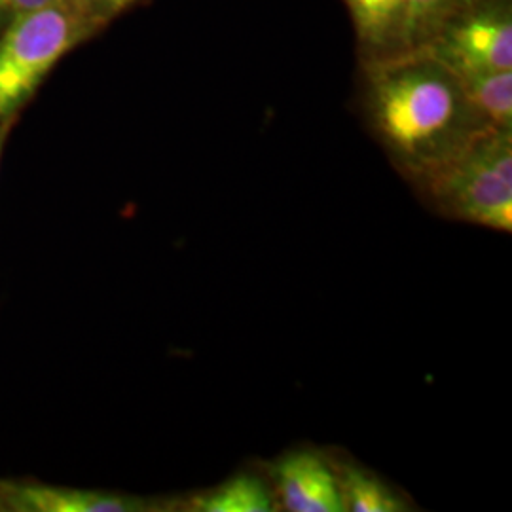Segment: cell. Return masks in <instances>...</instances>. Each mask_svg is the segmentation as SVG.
Here are the masks:
<instances>
[{"mask_svg":"<svg viewBox=\"0 0 512 512\" xmlns=\"http://www.w3.org/2000/svg\"><path fill=\"white\" fill-rule=\"evenodd\" d=\"M0 511H6V505H4V501H2V497H0Z\"/></svg>","mask_w":512,"mask_h":512,"instance_id":"15","label":"cell"},{"mask_svg":"<svg viewBox=\"0 0 512 512\" xmlns=\"http://www.w3.org/2000/svg\"><path fill=\"white\" fill-rule=\"evenodd\" d=\"M366 61L408 52L404 0H344Z\"/></svg>","mask_w":512,"mask_h":512,"instance_id":"7","label":"cell"},{"mask_svg":"<svg viewBox=\"0 0 512 512\" xmlns=\"http://www.w3.org/2000/svg\"><path fill=\"white\" fill-rule=\"evenodd\" d=\"M344 509L349 512H406L412 503L368 469L351 461L334 459Z\"/></svg>","mask_w":512,"mask_h":512,"instance_id":"8","label":"cell"},{"mask_svg":"<svg viewBox=\"0 0 512 512\" xmlns=\"http://www.w3.org/2000/svg\"><path fill=\"white\" fill-rule=\"evenodd\" d=\"M12 124H14V116L6 118V120H0V156H2V148L6 145V139L10 135Z\"/></svg>","mask_w":512,"mask_h":512,"instance_id":"14","label":"cell"},{"mask_svg":"<svg viewBox=\"0 0 512 512\" xmlns=\"http://www.w3.org/2000/svg\"><path fill=\"white\" fill-rule=\"evenodd\" d=\"M105 23L82 0H55L2 27L0 120L12 118L55 65Z\"/></svg>","mask_w":512,"mask_h":512,"instance_id":"3","label":"cell"},{"mask_svg":"<svg viewBox=\"0 0 512 512\" xmlns=\"http://www.w3.org/2000/svg\"><path fill=\"white\" fill-rule=\"evenodd\" d=\"M363 107L368 128L414 188L492 129L458 76L423 48L365 61Z\"/></svg>","mask_w":512,"mask_h":512,"instance_id":"1","label":"cell"},{"mask_svg":"<svg viewBox=\"0 0 512 512\" xmlns=\"http://www.w3.org/2000/svg\"><path fill=\"white\" fill-rule=\"evenodd\" d=\"M421 48L456 76L511 71V6L505 0H482Z\"/></svg>","mask_w":512,"mask_h":512,"instance_id":"4","label":"cell"},{"mask_svg":"<svg viewBox=\"0 0 512 512\" xmlns=\"http://www.w3.org/2000/svg\"><path fill=\"white\" fill-rule=\"evenodd\" d=\"M272 486L253 473L230 476L217 488L192 497L190 511L196 512H272L277 509Z\"/></svg>","mask_w":512,"mask_h":512,"instance_id":"9","label":"cell"},{"mask_svg":"<svg viewBox=\"0 0 512 512\" xmlns=\"http://www.w3.org/2000/svg\"><path fill=\"white\" fill-rule=\"evenodd\" d=\"M95 16L107 21V19L128 10L131 4H135L137 0H82Z\"/></svg>","mask_w":512,"mask_h":512,"instance_id":"13","label":"cell"},{"mask_svg":"<svg viewBox=\"0 0 512 512\" xmlns=\"http://www.w3.org/2000/svg\"><path fill=\"white\" fill-rule=\"evenodd\" d=\"M6 511L14 512H147L160 511L158 503L133 495L50 486L37 482H0Z\"/></svg>","mask_w":512,"mask_h":512,"instance_id":"6","label":"cell"},{"mask_svg":"<svg viewBox=\"0 0 512 512\" xmlns=\"http://www.w3.org/2000/svg\"><path fill=\"white\" fill-rule=\"evenodd\" d=\"M458 78L465 97L488 128L512 129V69Z\"/></svg>","mask_w":512,"mask_h":512,"instance_id":"10","label":"cell"},{"mask_svg":"<svg viewBox=\"0 0 512 512\" xmlns=\"http://www.w3.org/2000/svg\"><path fill=\"white\" fill-rule=\"evenodd\" d=\"M52 2L55 0H0V27H6L8 23L40 10Z\"/></svg>","mask_w":512,"mask_h":512,"instance_id":"12","label":"cell"},{"mask_svg":"<svg viewBox=\"0 0 512 512\" xmlns=\"http://www.w3.org/2000/svg\"><path fill=\"white\" fill-rule=\"evenodd\" d=\"M444 219L512 232V129H488L418 188Z\"/></svg>","mask_w":512,"mask_h":512,"instance_id":"2","label":"cell"},{"mask_svg":"<svg viewBox=\"0 0 512 512\" xmlns=\"http://www.w3.org/2000/svg\"><path fill=\"white\" fill-rule=\"evenodd\" d=\"M482 0H404L408 50L425 46L429 40L463 12Z\"/></svg>","mask_w":512,"mask_h":512,"instance_id":"11","label":"cell"},{"mask_svg":"<svg viewBox=\"0 0 512 512\" xmlns=\"http://www.w3.org/2000/svg\"><path fill=\"white\" fill-rule=\"evenodd\" d=\"M275 499L291 512H346L334 459L317 450H291L270 465Z\"/></svg>","mask_w":512,"mask_h":512,"instance_id":"5","label":"cell"}]
</instances>
